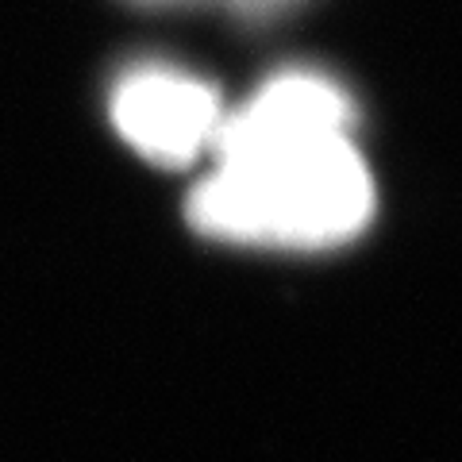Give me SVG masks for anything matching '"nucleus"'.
I'll return each instance as SVG.
<instances>
[{
	"instance_id": "obj_1",
	"label": "nucleus",
	"mask_w": 462,
	"mask_h": 462,
	"mask_svg": "<svg viewBox=\"0 0 462 462\" xmlns=\"http://www.w3.org/2000/svg\"><path fill=\"white\" fill-rule=\"evenodd\" d=\"M370 212L374 181L351 132L224 151L189 197L197 231L247 247H339Z\"/></svg>"
},
{
	"instance_id": "obj_2",
	"label": "nucleus",
	"mask_w": 462,
	"mask_h": 462,
	"mask_svg": "<svg viewBox=\"0 0 462 462\" xmlns=\"http://www.w3.org/2000/svg\"><path fill=\"white\" fill-rule=\"evenodd\" d=\"M112 124L139 154L162 166H185L216 147L224 108L208 81L151 66L116 85Z\"/></svg>"
},
{
	"instance_id": "obj_3",
	"label": "nucleus",
	"mask_w": 462,
	"mask_h": 462,
	"mask_svg": "<svg viewBox=\"0 0 462 462\" xmlns=\"http://www.w3.org/2000/svg\"><path fill=\"white\" fill-rule=\"evenodd\" d=\"M355 105L351 97L324 74H289L266 81L239 112L224 116L220 135H216L212 154L270 147V143H293L312 135H339L351 132Z\"/></svg>"
},
{
	"instance_id": "obj_4",
	"label": "nucleus",
	"mask_w": 462,
	"mask_h": 462,
	"mask_svg": "<svg viewBox=\"0 0 462 462\" xmlns=\"http://www.w3.org/2000/svg\"><path fill=\"white\" fill-rule=\"evenodd\" d=\"M247 8H273V5H282V0H243Z\"/></svg>"
}]
</instances>
